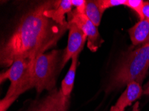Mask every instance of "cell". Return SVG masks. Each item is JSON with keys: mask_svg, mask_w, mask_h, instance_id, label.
I'll return each instance as SVG.
<instances>
[{"mask_svg": "<svg viewBox=\"0 0 149 111\" xmlns=\"http://www.w3.org/2000/svg\"><path fill=\"white\" fill-rule=\"evenodd\" d=\"M55 1H46L28 11L21 17L14 30L1 45L0 63L10 67L19 58L35 59L55 46L68 26L56 23L44 15Z\"/></svg>", "mask_w": 149, "mask_h": 111, "instance_id": "1", "label": "cell"}, {"mask_svg": "<svg viewBox=\"0 0 149 111\" xmlns=\"http://www.w3.org/2000/svg\"><path fill=\"white\" fill-rule=\"evenodd\" d=\"M149 69V43L130 52L114 70L107 92L126 86L132 81L142 85Z\"/></svg>", "mask_w": 149, "mask_h": 111, "instance_id": "2", "label": "cell"}, {"mask_svg": "<svg viewBox=\"0 0 149 111\" xmlns=\"http://www.w3.org/2000/svg\"><path fill=\"white\" fill-rule=\"evenodd\" d=\"M61 51L54 50L44 53L36 58L33 67L32 88L38 94L46 90L50 92L56 89V76L58 67L62 63Z\"/></svg>", "mask_w": 149, "mask_h": 111, "instance_id": "3", "label": "cell"}, {"mask_svg": "<svg viewBox=\"0 0 149 111\" xmlns=\"http://www.w3.org/2000/svg\"><path fill=\"white\" fill-rule=\"evenodd\" d=\"M35 59H17L6 72H1L0 74L1 83H3L6 79L11 81L6 98L14 97L17 99L20 94L32 89L33 67Z\"/></svg>", "mask_w": 149, "mask_h": 111, "instance_id": "4", "label": "cell"}, {"mask_svg": "<svg viewBox=\"0 0 149 111\" xmlns=\"http://www.w3.org/2000/svg\"><path fill=\"white\" fill-rule=\"evenodd\" d=\"M70 98L56 88L43 98L31 101L24 111H68Z\"/></svg>", "mask_w": 149, "mask_h": 111, "instance_id": "5", "label": "cell"}, {"mask_svg": "<svg viewBox=\"0 0 149 111\" xmlns=\"http://www.w3.org/2000/svg\"><path fill=\"white\" fill-rule=\"evenodd\" d=\"M69 35L68 45L62 55L60 70L64 67L70 59L79 54L84 48L86 41L87 40V35L82 29L72 22L68 21Z\"/></svg>", "mask_w": 149, "mask_h": 111, "instance_id": "6", "label": "cell"}, {"mask_svg": "<svg viewBox=\"0 0 149 111\" xmlns=\"http://www.w3.org/2000/svg\"><path fill=\"white\" fill-rule=\"evenodd\" d=\"M70 22H72L82 29L87 35V46L90 51L96 52L104 41L102 39L97 27L85 14H81L76 10L70 13Z\"/></svg>", "mask_w": 149, "mask_h": 111, "instance_id": "7", "label": "cell"}, {"mask_svg": "<svg viewBox=\"0 0 149 111\" xmlns=\"http://www.w3.org/2000/svg\"><path fill=\"white\" fill-rule=\"evenodd\" d=\"M143 94V89L141 84L134 81L130 82L126 85L125 90L110 111H125L127 106L131 105L133 102L141 98Z\"/></svg>", "mask_w": 149, "mask_h": 111, "instance_id": "8", "label": "cell"}, {"mask_svg": "<svg viewBox=\"0 0 149 111\" xmlns=\"http://www.w3.org/2000/svg\"><path fill=\"white\" fill-rule=\"evenodd\" d=\"M72 7L71 0L56 1L54 8L47 10L44 14L60 26H68V22L66 21L65 14H69L71 12Z\"/></svg>", "mask_w": 149, "mask_h": 111, "instance_id": "9", "label": "cell"}, {"mask_svg": "<svg viewBox=\"0 0 149 111\" xmlns=\"http://www.w3.org/2000/svg\"><path fill=\"white\" fill-rule=\"evenodd\" d=\"M128 33L134 46L149 43V21L140 20L128 30Z\"/></svg>", "mask_w": 149, "mask_h": 111, "instance_id": "10", "label": "cell"}, {"mask_svg": "<svg viewBox=\"0 0 149 111\" xmlns=\"http://www.w3.org/2000/svg\"><path fill=\"white\" fill-rule=\"evenodd\" d=\"M78 55H75L72 58V63L66 75L62 81L60 89L62 90L65 96H70V94L73 89L74 79L76 72V68L78 65Z\"/></svg>", "mask_w": 149, "mask_h": 111, "instance_id": "11", "label": "cell"}, {"mask_svg": "<svg viewBox=\"0 0 149 111\" xmlns=\"http://www.w3.org/2000/svg\"><path fill=\"white\" fill-rule=\"evenodd\" d=\"M102 14L97 1H87L85 15L96 27L100 23Z\"/></svg>", "mask_w": 149, "mask_h": 111, "instance_id": "12", "label": "cell"}, {"mask_svg": "<svg viewBox=\"0 0 149 111\" xmlns=\"http://www.w3.org/2000/svg\"><path fill=\"white\" fill-rule=\"evenodd\" d=\"M144 1L142 0H126V6L132 9L136 12L140 17V20L144 19L143 10Z\"/></svg>", "mask_w": 149, "mask_h": 111, "instance_id": "13", "label": "cell"}, {"mask_svg": "<svg viewBox=\"0 0 149 111\" xmlns=\"http://www.w3.org/2000/svg\"><path fill=\"white\" fill-rule=\"evenodd\" d=\"M126 0H98L97 3L98 4L102 12L104 13V11L112 7L125 5Z\"/></svg>", "mask_w": 149, "mask_h": 111, "instance_id": "14", "label": "cell"}, {"mask_svg": "<svg viewBox=\"0 0 149 111\" xmlns=\"http://www.w3.org/2000/svg\"><path fill=\"white\" fill-rule=\"evenodd\" d=\"M72 6L76 7V10L81 14H85L87 1L84 0H71Z\"/></svg>", "mask_w": 149, "mask_h": 111, "instance_id": "15", "label": "cell"}, {"mask_svg": "<svg viewBox=\"0 0 149 111\" xmlns=\"http://www.w3.org/2000/svg\"><path fill=\"white\" fill-rule=\"evenodd\" d=\"M16 98L12 97V98H6L4 97L3 99H1L0 102V111H7V110L10 108V106L12 105Z\"/></svg>", "mask_w": 149, "mask_h": 111, "instance_id": "16", "label": "cell"}, {"mask_svg": "<svg viewBox=\"0 0 149 111\" xmlns=\"http://www.w3.org/2000/svg\"><path fill=\"white\" fill-rule=\"evenodd\" d=\"M143 13L144 19L149 21V2H144Z\"/></svg>", "mask_w": 149, "mask_h": 111, "instance_id": "17", "label": "cell"}, {"mask_svg": "<svg viewBox=\"0 0 149 111\" xmlns=\"http://www.w3.org/2000/svg\"><path fill=\"white\" fill-rule=\"evenodd\" d=\"M143 94L149 95V81L148 82L143 86Z\"/></svg>", "mask_w": 149, "mask_h": 111, "instance_id": "18", "label": "cell"}, {"mask_svg": "<svg viewBox=\"0 0 149 111\" xmlns=\"http://www.w3.org/2000/svg\"><path fill=\"white\" fill-rule=\"evenodd\" d=\"M139 105H140L139 102H136V103H134V105H133L132 111H140Z\"/></svg>", "mask_w": 149, "mask_h": 111, "instance_id": "19", "label": "cell"}]
</instances>
